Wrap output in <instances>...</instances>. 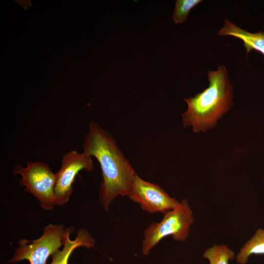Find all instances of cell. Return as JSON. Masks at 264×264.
Returning a JSON list of instances; mask_svg holds the SVG:
<instances>
[{
  "instance_id": "obj_1",
  "label": "cell",
  "mask_w": 264,
  "mask_h": 264,
  "mask_svg": "<svg viewBox=\"0 0 264 264\" xmlns=\"http://www.w3.org/2000/svg\"><path fill=\"white\" fill-rule=\"evenodd\" d=\"M83 152L99 162L103 177L99 192V201L109 211L117 197L128 196L136 175L118 148L115 139L97 123L91 121L83 142Z\"/></svg>"
},
{
  "instance_id": "obj_2",
  "label": "cell",
  "mask_w": 264,
  "mask_h": 264,
  "mask_svg": "<svg viewBox=\"0 0 264 264\" xmlns=\"http://www.w3.org/2000/svg\"><path fill=\"white\" fill-rule=\"evenodd\" d=\"M209 86L193 97L184 99L187 104L182 114L184 127L192 126L194 132L214 127L233 104V87L226 67L220 65L207 73Z\"/></svg>"
},
{
  "instance_id": "obj_3",
  "label": "cell",
  "mask_w": 264,
  "mask_h": 264,
  "mask_svg": "<svg viewBox=\"0 0 264 264\" xmlns=\"http://www.w3.org/2000/svg\"><path fill=\"white\" fill-rule=\"evenodd\" d=\"M194 223L193 212L186 199L179 202L175 209L165 214L159 222H153L144 230L142 253L148 255L161 240L169 236L178 242L185 241Z\"/></svg>"
},
{
  "instance_id": "obj_4",
  "label": "cell",
  "mask_w": 264,
  "mask_h": 264,
  "mask_svg": "<svg viewBox=\"0 0 264 264\" xmlns=\"http://www.w3.org/2000/svg\"><path fill=\"white\" fill-rule=\"evenodd\" d=\"M13 173L21 176L20 184L36 198L41 207L46 211L53 210L57 175L48 164L38 161L28 162L25 167L17 164Z\"/></svg>"
},
{
  "instance_id": "obj_5",
  "label": "cell",
  "mask_w": 264,
  "mask_h": 264,
  "mask_svg": "<svg viewBox=\"0 0 264 264\" xmlns=\"http://www.w3.org/2000/svg\"><path fill=\"white\" fill-rule=\"evenodd\" d=\"M69 229V228H66L63 225H47L38 239L33 241L25 239L20 241L19 247L8 263L26 260L30 264H46L49 256L63 245L65 236Z\"/></svg>"
},
{
  "instance_id": "obj_6",
  "label": "cell",
  "mask_w": 264,
  "mask_h": 264,
  "mask_svg": "<svg viewBox=\"0 0 264 264\" xmlns=\"http://www.w3.org/2000/svg\"><path fill=\"white\" fill-rule=\"evenodd\" d=\"M93 169L91 156L83 152L71 151L64 154L60 169L56 173L54 205H62L69 201L73 184L79 172L83 170L91 172Z\"/></svg>"
},
{
  "instance_id": "obj_7",
  "label": "cell",
  "mask_w": 264,
  "mask_h": 264,
  "mask_svg": "<svg viewBox=\"0 0 264 264\" xmlns=\"http://www.w3.org/2000/svg\"><path fill=\"white\" fill-rule=\"evenodd\" d=\"M142 210L150 213L165 214L176 208L179 202L171 197L160 186L145 181L135 175L128 195Z\"/></svg>"
},
{
  "instance_id": "obj_8",
  "label": "cell",
  "mask_w": 264,
  "mask_h": 264,
  "mask_svg": "<svg viewBox=\"0 0 264 264\" xmlns=\"http://www.w3.org/2000/svg\"><path fill=\"white\" fill-rule=\"evenodd\" d=\"M74 230L73 226L69 227L64 239L63 248L61 250H58L52 255V261L50 264H68L69 257L76 248L80 247L88 248L94 246L95 240L84 228L78 231L74 240H71L69 236Z\"/></svg>"
},
{
  "instance_id": "obj_9",
  "label": "cell",
  "mask_w": 264,
  "mask_h": 264,
  "mask_svg": "<svg viewBox=\"0 0 264 264\" xmlns=\"http://www.w3.org/2000/svg\"><path fill=\"white\" fill-rule=\"evenodd\" d=\"M218 35L221 36H231L239 39L243 42L247 54L254 50L264 56V32L259 31L251 33L225 19L223 26L218 31Z\"/></svg>"
},
{
  "instance_id": "obj_10",
  "label": "cell",
  "mask_w": 264,
  "mask_h": 264,
  "mask_svg": "<svg viewBox=\"0 0 264 264\" xmlns=\"http://www.w3.org/2000/svg\"><path fill=\"white\" fill-rule=\"evenodd\" d=\"M252 255H264V228L257 229L243 244L236 256V262L239 264H245Z\"/></svg>"
},
{
  "instance_id": "obj_11",
  "label": "cell",
  "mask_w": 264,
  "mask_h": 264,
  "mask_svg": "<svg viewBox=\"0 0 264 264\" xmlns=\"http://www.w3.org/2000/svg\"><path fill=\"white\" fill-rule=\"evenodd\" d=\"M203 257L209 264H229L230 260H234L235 253L226 245L215 244L205 250Z\"/></svg>"
},
{
  "instance_id": "obj_12",
  "label": "cell",
  "mask_w": 264,
  "mask_h": 264,
  "mask_svg": "<svg viewBox=\"0 0 264 264\" xmlns=\"http://www.w3.org/2000/svg\"><path fill=\"white\" fill-rule=\"evenodd\" d=\"M202 1V0H176L172 16L175 23H182L186 21L190 11Z\"/></svg>"
}]
</instances>
